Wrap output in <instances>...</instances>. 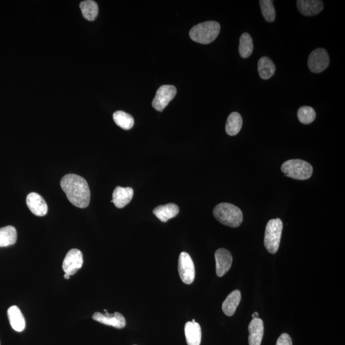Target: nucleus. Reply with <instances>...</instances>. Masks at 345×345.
Wrapping results in <instances>:
<instances>
[{
    "label": "nucleus",
    "mask_w": 345,
    "mask_h": 345,
    "mask_svg": "<svg viewBox=\"0 0 345 345\" xmlns=\"http://www.w3.org/2000/svg\"><path fill=\"white\" fill-rule=\"evenodd\" d=\"M60 185L72 205L81 208L87 207L90 201V190L84 178L68 174L62 178Z\"/></svg>",
    "instance_id": "f257e3e1"
},
{
    "label": "nucleus",
    "mask_w": 345,
    "mask_h": 345,
    "mask_svg": "<svg viewBox=\"0 0 345 345\" xmlns=\"http://www.w3.org/2000/svg\"><path fill=\"white\" fill-rule=\"evenodd\" d=\"M217 220L224 225L237 228L242 223L243 214L237 206L228 203H221L214 209Z\"/></svg>",
    "instance_id": "f03ea898"
},
{
    "label": "nucleus",
    "mask_w": 345,
    "mask_h": 345,
    "mask_svg": "<svg viewBox=\"0 0 345 345\" xmlns=\"http://www.w3.org/2000/svg\"><path fill=\"white\" fill-rule=\"evenodd\" d=\"M221 26L216 22H206L195 26L189 31V36L193 41L201 44L213 43L218 37Z\"/></svg>",
    "instance_id": "7ed1b4c3"
},
{
    "label": "nucleus",
    "mask_w": 345,
    "mask_h": 345,
    "mask_svg": "<svg viewBox=\"0 0 345 345\" xmlns=\"http://www.w3.org/2000/svg\"><path fill=\"white\" fill-rule=\"evenodd\" d=\"M281 171L286 177L304 180L309 179L313 174V167L306 161L292 159L282 164Z\"/></svg>",
    "instance_id": "20e7f679"
},
{
    "label": "nucleus",
    "mask_w": 345,
    "mask_h": 345,
    "mask_svg": "<svg viewBox=\"0 0 345 345\" xmlns=\"http://www.w3.org/2000/svg\"><path fill=\"white\" fill-rule=\"evenodd\" d=\"M283 227V222L279 218L271 219L266 224L264 244L266 250L271 254L278 252Z\"/></svg>",
    "instance_id": "39448f33"
},
{
    "label": "nucleus",
    "mask_w": 345,
    "mask_h": 345,
    "mask_svg": "<svg viewBox=\"0 0 345 345\" xmlns=\"http://www.w3.org/2000/svg\"><path fill=\"white\" fill-rule=\"evenodd\" d=\"M179 273L183 283L190 284L195 280V268L191 257L188 253H180L179 259Z\"/></svg>",
    "instance_id": "423d86ee"
},
{
    "label": "nucleus",
    "mask_w": 345,
    "mask_h": 345,
    "mask_svg": "<svg viewBox=\"0 0 345 345\" xmlns=\"http://www.w3.org/2000/svg\"><path fill=\"white\" fill-rule=\"evenodd\" d=\"M177 94V88L172 85H163L157 91L152 106L157 111H163Z\"/></svg>",
    "instance_id": "0eeeda50"
},
{
    "label": "nucleus",
    "mask_w": 345,
    "mask_h": 345,
    "mask_svg": "<svg viewBox=\"0 0 345 345\" xmlns=\"http://www.w3.org/2000/svg\"><path fill=\"white\" fill-rule=\"evenodd\" d=\"M308 67L313 73H320L325 70L329 65L328 52L323 48L315 49L308 59Z\"/></svg>",
    "instance_id": "6e6552de"
},
{
    "label": "nucleus",
    "mask_w": 345,
    "mask_h": 345,
    "mask_svg": "<svg viewBox=\"0 0 345 345\" xmlns=\"http://www.w3.org/2000/svg\"><path fill=\"white\" fill-rule=\"evenodd\" d=\"M83 263V253L78 249H72L67 253L63 261L62 267L65 273L70 276L74 275L82 267Z\"/></svg>",
    "instance_id": "1a4fd4ad"
},
{
    "label": "nucleus",
    "mask_w": 345,
    "mask_h": 345,
    "mask_svg": "<svg viewBox=\"0 0 345 345\" xmlns=\"http://www.w3.org/2000/svg\"><path fill=\"white\" fill-rule=\"evenodd\" d=\"M105 315L100 312H96L92 316L94 320L104 325L113 327L117 329H123L126 325V320L124 315L119 312H115L114 314H109L108 310H104Z\"/></svg>",
    "instance_id": "9d476101"
},
{
    "label": "nucleus",
    "mask_w": 345,
    "mask_h": 345,
    "mask_svg": "<svg viewBox=\"0 0 345 345\" xmlns=\"http://www.w3.org/2000/svg\"><path fill=\"white\" fill-rule=\"evenodd\" d=\"M216 274L218 277H223L231 268L233 257L231 253L226 249H219L215 253Z\"/></svg>",
    "instance_id": "9b49d317"
},
{
    "label": "nucleus",
    "mask_w": 345,
    "mask_h": 345,
    "mask_svg": "<svg viewBox=\"0 0 345 345\" xmlns=\"http://www.w3.org/2000/svg\"><path fill=\"white\" fill-rule=\"evenodd\" d=\"M27 204L29 209L34 215L44 216L48 213V206L46 201L40 195L31 193L27 196Z\"/></svg>",
    "instance_id": "f8f14e48"
},
{
    "label": "nucleus",
    "mask_w": 345,
    "mask_h": 345,
    "mask_svg": "<svg viewBox=\"0 0 345 345\" xmlns=\"http://www.w3.org/2000/svg\"><path fill=\"white\" fill-rule=\"evenodd\" d=\"M133 195H134V190L131 187L118 186L114 190L113 200H111V202L113 203L117 208H124L132 200Z\"/></svg>",
    "instance_id": "ddd939ff"
},
{
    "label": "nucleus",
    "mask_w": 345,
    "mask_h": 345,
    "mask_svg": "<svg viewBox=\"0 0 345 345\" xmlns=\"http://www.w3.org/2000/svg\"><path fill=\"white\" fill-rule=\"evenodd\" d=\"M297 5L300 12L306 16L317 15L323 9V2L318 0H298Z\"/></svg>",
    "instance_id": "4468645a"
},
{
    "label": "nucleus",
    "mask_w": 345,
    "mask_h": 345,
    "mask_svg": "<svg viewBox=\"0 0 345 345\" xmlns=\"http://www.w3.org/2000/svg\"><path fill=\"white\" fill-rule=\"evenodd\" d=\"M250 345H261L264 334L263 321L260 318L253 319L249 325Z\"/></svg>",
    "instance_id": "2eb2a0df"
},
{
    "label": "nucleus",
    "mask_w": 345,
    "mask_h": 345,
    "mask_svg": "<svg viewBox=\"0 0 345 345\" xmlns=\"http://www.w3.org/2000/svg\"><path fill=\"white\" fill-rule=\"evenodd\" d=\"M153 213L159 220L166 223L179 214V207L176 204L168 203L167 205L157 206L154 208Z\"/></svg>",
    "instance_id": "dca6fc26"
},
{
    "label": "nucleus",
    "mask_w": 345,
    "mask_h": 345,
    "mask_svg": "<svg viewBox=\"0 0 345 345\" xmlns=\"http://www.w3.org/2000/svg\"><path fill=\"white\" fill-rule=\"evenodd\" d=\"M7 314L10 325L14 331L20 333L25 330V319L19 308L16 305H12L8 310Z\"/></svg>",
    "instance_id": "f3484780"
},
{
    "label": "nucleus",
    "mask_w": 345,
    "mask_h": 345,
    "mask_svg": "<svg viewBox=\"0 0 345 345\" xmlns=\"http://www.w3.org/2000/svg\"><path fill=\"white\" fill-rule=\"evenodd\" d=\"M185 335L188 345H200L201 329L199 323L188 321L185 325Z\"/></svg>",
    "instance_id": "a211bd4d"
},
{
    "label": "nucleus",
    "mask_w": 345,
    "mask_h": 345,
    "mask_svg": "<svg viewBox=\"0 0 345 345\" xmlns=\"http://www.w3.org/2000/svg\"><path fill=\"white\" fill-rule=\"evenodd\" d=\"M240 300H241V293L239 290H234L229 294L222 305V309L224 314L228 316L234 315L237 307L239 306Z\"/></svg>",
    "instance_id": "6ab92c4d"
},
{
    "label": "nucleus",
    "mask_w": 345,
    "mask_h": 345,
    "mask_svg": "<svg viewBox=\"0 0 345 345\" xmlns=\"http://www.w3.org/2000/svg\"><path fill=\"white\" fill-rule=\"evenodd\" d=\"M258 70L261 79L269 80L273 77L276 72V66L273 60L268 57L264 56L259 60Z\"/></svg>",
    "instance_id": "aec40b11"
},
{
    "label": "nucleus",
    "mask_w": 345,
    "mask_h": 345,
    "mask_svg": "<svg viewBox=\"0 0 345 345\" xmlns=\"http://www.w3.org/2000/svg\"><path fill=\"white\" fill-rule=\"evenodd\" d=\"M242 123L241 115L237 112H233L227 119L226 124L227 134L232 137L237 135L242 129Z\"/></svg>",
    "instance_id": "412c9836"
},
{
    "label": "nucleus",
    "mask_w": 345,
    "mask_h": 345,
    "mask_svg": "<svg viewBox=\"0 0 345 345\" xmlns=\"http://www.w3.org/2000/svg\"><path fill=\"white\" fill-rule=\"evenodd\" d=\"M17 231L12 226L0 228V247L14 245L17 240Z\"/></svg>",
    "instance_id": "4be33fe9"
},
{
    "label": "nucleus",
    "mask_w": 345,
    "mask_h": 345,
    "mask_svg": "<svg viewBox=\"0 0 345 345\" xmlns=\"http://www.w3.org/2000/svg\"><path fill=\"white\" fill-rule=\"evenodd\" d=\"M239 51L240 56L247 59L252 55L253 51V43L252 36L249 33H243L240 37Z\"/></svg>",
    "instance_id": "5701e85b"
},
{
    "label": "nucleus",
    "mask_w": 345,
    "mask_h": 345,
    "mask_svg": "<svg viewBox=\"0 0 345 345\" xmlns=\"http://www.w3.org/2000/svg\"><path fill=\"white\" fill-rule=\"evenodd\" d=\"M113 120L118 126L124 130L132 129L135 124V120L131 115L124 111H118L113 114Z\"/></svg>",
    "instance_id": "b1692460"
},
{
    "label": "nucleus",
    "mask_w": 345,
    "mask_h": 345,
    "mask_svg": "<svg viewBox=\"0 0 345 345\" xmlns=\"http://www.w3.org/2000/svg\"><path fill=\"white\" fill-rule=\"evenodd\" d=\"M81 10H82L83 17L88 21H93L98 16L99 13L98 5L91 0H87L81 3Z\"/></svg>",
    "instance_id": "393cba45"
},
{
    "label": "nucleus",
    "mask_w": 345,
    "mask_h": 345,
    "mask_svg": "<svg viewBox=\"0 0 345 345\" xmlns=\"http://www.w3.org/2000/svg\"><path fill=\"white\" fill-rule=\"evenodd\" d=\"M271 0H260V5L261 12L266 22H273L276 19V10Z\"/></svg>",
    "instance_id": "a878e982"
},
{
    "label": "nucleus",
    "mask_w": 345,
    "mask_h": 345,
    "mask_svg": "<svg viewBox=\"0 0 345 345\" xmlns=\"http://www.w3.org/2000/svg\"><path fill=\"white\" fill-rule=\"evenodd\" d=\"M297 117L302 124H310L315 120L316 112L312 107L302 106L298 110Z\"/></svg>",
    "instance_id": "bb28decb"
},
{
    "label": "nucleus",
    "mask_w": 345,
    "mask_h": 345,
    "mask_svg": "<svg viewBox=\"0 0 345 345\" xmlns=\"http://www.w3.org/2000/svg\"><path fill=\"white\" fill-rule=\"evenodd\" d=\"M276 345H292V338L286 333L282 334L277 341Z\"/></svg>",
    "instance_id": "cd10ccee"
},
{
    "label": "nucleus",
    "mask_w": 345,
    "mask_h": 345,
    "mask_svg": "<svg viewBox=\"0 0 345 345\" xmlns=\"http://www.w3.org/2000/svg\"><path fill=\"white\" fill-rule=\"evenodd\" d=\"M258 316H259V314H258V313H257V312H255L254 313H253V314L252 315L253 319L258 318Z\"/></svg>",
    "instance_id": "c85d7f7f"
},
{
    "label": "nucleus",
    "mask_w": 345,
    "mask_h": 345,
    "mask_svg": "<svg viewBox=\"0 0 345 345\" xmlns=\"http://www.w3.org/2000/svg\"><path fill=\"white\" fill-rule=\"evenodd\" d=\"M70 276L69 275V274H66V273H65V274H64V278L65 279H69L70 278Z\"/></svg>",
    "instance_id": "c756f323"
}]
</instances>
